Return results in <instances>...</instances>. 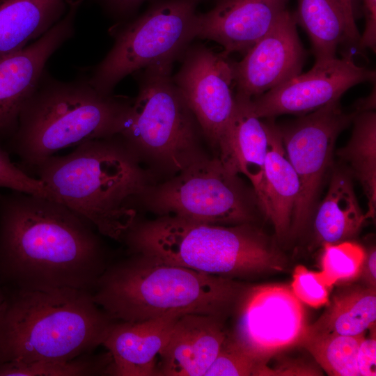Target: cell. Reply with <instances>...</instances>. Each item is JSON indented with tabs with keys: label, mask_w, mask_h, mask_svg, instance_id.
Instances as JSON below:
<instances>
[{
	"label": "cell",
	"mask_w": 376,
	"mask_h": 376,
	"mask_svg": "<svg viewBox=\"0 0 376 376\" xmlns=\"http://www.w3.org/2000/svg\"><path fill=\"white\" fill-rule=\"evenodd\" d=\"M92 227L58 201L0 191V283L11 289L94 290L107 265Z\"/></svg>",
	"instance_id": "obj_1"
},
{
	"label": "cell",
	"mask_w": 376,
	"mask_h": 376,
	"mask_svg": "<svg viewBox=\"0 0 376 376\" xmlns=\"http://www.w3.org/2000/svg\"><path fill=\"white\" fill-rule=\"evenodd\" d=\"M40 181L97 231L122 240L136 219L133 207L151 177L118 135L85 142L33 169Z\"/></svg>",
	"instance_id": "obj_2"
},
{
	"label": "cell",
	"mask_w": 376,
	"mask_h": 376,
	"mask_svg": "<svg viewBox=\"0 0 376 376\" xmlns=\"http://www.w3.org/2000/svg\"><path fill=\"white\" fill-rule=\"evenodd\" d=\"M0 313V363L68 361L102 345L114 322L91 291L11 289Z\"/></svg>",
	"instance_id": "obj_3"
},
{
	"label": "cell",
	"mask_w": 376,
	"mask_h": 376,
	"mask_svg": "<svg viewBox=\"0 0 376 376\" xmlns=\"http://www.w3.org/2000/svg\"><path fill=\"white\" fill-rule=\"evenodd\" d=\"M134 254L107 266L92 293L114 321L187 314L221 317L238 295V287L228 279Z\"/></svg>",
	"instance_id": "obj_4"
},
{
	"label": "cell",
	"mask_w": 376,
	"mask_h": 376,
	"mask_svg": "<svg viewBox=\"0 0 376 376\" xmlns=\"http://www.w3.org/2000/svg\"><path fill=\"white\" fill-rule=\"evenodd\" d=\"M131 102L100 93L86 76L63 81L45 69L4 148L33 170L58 150L118 134Z\"/></svg>",
	"instance_id": "obj_5"
},
{
	"label": "cell",
	"mask_w": 376,
	"mask_h": 376,
	"mask_svg": "<svg viewBox=\"0 0 376 376\" xmlns=\"http://www.w3.org/2000/svg\"><path fill=\"white\" fill-rule=\"evenodd\" d=\"M123 239L132 253L212 276L246 275L281 266L279 254L246 224L225 227L161 216L136 219Z\"/></svg>",
	"instance_id": "obj_6"
},
{
	"label": "cell",
	"mask_w": 376,
	"mask_h": 376,
	"mask_svg": "<svg viewBox=\"0 0 376 376\" xmlns=\"http://www.w3.org/2000/svg\"><path fill=\"white\" fill-rule=\"evenodd\" d=\"M173 61L139 70V92L116 135L140 162L175 175L205 157L201 128L172 75Z\"/></svg>",
	"instance_id": "obj_7"
},
{
	"label": "cell",
	"mask_w": 376,
	"mask_h": 376,
	"mask_svg": "<svg viewBox=\"0 0 376 376\" xmlns=\"http://www.w3.org/2000/svg\"><path fill=\"white\" fill-rule=\"evenodd\" d=\"M205 0H149L140 15L111 29L113 45L93 68L88 82L111 95L125 77L157 62L180 58L195 38L197 8Z\"/></svg>",
	"instance_id": "obj_8"
},
{
	"label": "cell",
	"mask_w": 376,
	"mask_h": 376,
	"mask_svg": "<svg viewBox=\"0 0 376 376\" xmlns=\"http://www.w3.org/2000/svg\"><path fill=\"white\" fill-rule=\"evenodd\" d=\"M138 201L159 217L206 224H243L253 217L250 194L216 157L205 156L164 182L148 185Z\"/></svg>",
	"instance_id": "obj_9"
},
{
	"label": "cell",
	"mask_w": 376,
	"mask_h": 376,
	"mask_svg": "<svg viewBox=\"0 0 376 376\" xmlns=\"http://www.w3.org/2000/svg\"><path fill=\"white\" fill-rule=\"evenodd\" d=\"M358 112H344L339 100L279 127L287 157L299 181L292 217L293 233L307 222L331 161L335 141Z\"/></svg>",
	"instance_id": "obj_10"
},
{
	"label": "cell",
	"mask_w": 376,
	"mask_h": 376,
	"mask_svg": "<svg viewBox=\"0 0 376 376\" xmlns=\"http://www.w3.org/2000/svg\"><path fill=\"white\" fill-rule=\"evenodd\" d=\"M308 329L302 302L283 285L253 287L244 296L233 339L251 357H268L301 344Z\"/></svg>",
	"instance_id": "obj_11"
},
{
	"label": "cell",
	"mask_w": 376,
	"mask_h": 376,
	"mask_svg": "<svg viewBox=\"0 0 376 376\" xmlns=\"http://www.w3.org/2000/svg\"><path fill=\"white\" fill-rule=\"evenodd\" d=\"M173 79L203 137L217 152L235 106L231 61L203 45L189 46Z\"/></svg>",
	"instance_id": "obj_12"
},
{
	"label": "cell",
	"mask_w": 376,
	"mask_h": 376,
	"mask_svg": "<svg viewBox=\"0 0 376 376\" xmlns=\"http://www.w3.org/2000/svg\"><path fill=\"white\" fill-rule=\"evenodd\" d=\"M375 70L357 65L352 56L315 62L304 74L251 100L255 115L271 118L282 114H304L336 100L351 87L375 82Z\"/></svg>",
	"instance_id": "obj_13"
},
{
	"label": "cell",
	"mask_w": 376,
	"mask_h": 376,
	"mask_svg": "<svg viewBox=\"0 0 376 376\" xmlns=\"http://www.w3.org/2000/svg\"><path fill=\"white\" fill-rule=\"evenodd\" d=\"M86 0H68L63 17L22 49L0 56V141L15 132L19 113L36 88L49 57L73 36L75 20Z\"/></svg>",
	"instance_id": "obj_14"
},
{
	"label": "cell",
	"mask_w": 376,
	"mask_h": 376,
	"mask_svg": "<svg viewBox=\"0 0 376 376\" xmlns=\"http://www.w3.org/2000/svg\"><path fill=\"white\" fill-rule=\"evenodd\" d=\"M294 15L285 10L240 61H231L236 94L258 97L301 73L306 58Z\"/></svg>",
	"instance_id": "obj_15"
},
{
	"label": "cell",
	"mask_w": 376,
	"mask_h": 376,
	"mask_svg": "<svg viewBox=\"0 0 376 376\" xmlns=\"http://www.w3.org/2000/svg\"><path fill=\"white\" fill-rule=\"evenodd\" d=\"M289 0H217L208 11L196 14L195 38L213 40L224 56L246 52L287 10Z\"/></svg>",
	"instance_id": "obj_16"
},
{
	"label": "cell",
	"mask_w": 376,
	"mask_h": 376,
	"mask_svg": "<svg viewBox=\"0 0 376 376\" xmlns=\"http://www.w3.org/2000/svg\"><path fill=\"white\" fill-rule=\"evenodd\" d=\"M220 318L202 314L178 317L159 354L157 375L205 376L227 336Z\"/></svg>",
	"instance_id": "obj_17"
},
{
	"label": "cell",
	"mask_w": 376,
	"mask_h": 376,
	"mask_svg": "<svg viewBox=\"0 0 376 376\" xmlns=\"http://www.w3.org/2000/svg\"><path fill=\"white\" fill-rule=\"evenodd\" d=\"M178 317L114 321L102 343L110 358L107 373L118 376L157 375V358L167 343Z\"/></svg>",
	"instance_id": "obj_18"
},
{
	"label": "cell",
	"mask_w": 376,
	"mask_h": 376,
	"mask_svg": "<svg viewBox=\"0 0 376 376\" xmlns=\"http://www.w3.org/2000/svg\"><path fill=\"white\" fill-rule=\"evenodd\" d=\"M251 98L235 93V106L220 140L216 157L235 174L242 173L253 185L258 203L264 187L268 135L265 123L253 113Z\"/></svg>",
	"instance_id": "obj_19"
},
{
	"label": "cell",
	"mask_w": 376,
	"mask_h": 376,
	"mask_svg": "<svg viewBox=\"0 0 376 376\" xmlns=\"http://www.w3.org/2000/svg\"><path fill=\"white\" fill-rule=\"evenodd\" d=\"M265 125L268 143L263 194L259 205L272 221L277 235L283 237L290 226L299 181L287 157L279 127L272 121Z\"/></svg>",
	"instance_id": "obj_20"
},
{
	"label": "cell",
	"mask_w": 376,
	"mask_h": 376,
	"mask_svg": "<svg viewBox=\"0 0 376 376\" xmlns=\"http://www.w3.org/2000/svg\"><path fill=\"white\" fill-rule=\"evenodd\" d=\"M68 0H0V56L19 50L65 14Z\"/></svg>",
	"instance_id": "obj_21"
},
{
	"label": "cell",
	"mask_w": 376,
	"mask_h": 376,
	"mask_svg": "<svg viewBox=\"0 0 376 376\" xmlns=\"http://www.w3.org/2000/svg\"><path fill=\"white\" fill-rule=\"evenodd\" d=\"M366 219L350 177L335 171L315 217L318 237L324 243L341 242L355 234Z\"/></svg>",
	"instance_id": "obj_22"
},
{
	"label": "cell",
	"mask_w": 376,
	"mask_h": 376,
	"mask_svg": "<svg viewBox=\"0 0 376 376\" xmlns=\"http://www.w3.org/2000/svg\"><path fill=\"white\" fill-rule=\"evenodd\" d=\"M297 4L294 17L309 37L315 62L336 58L346 32L340 0H297Z\"/></svg>",
	"instance_id": "obj_23"
},
{
	"label": "cell",
	"mask_w": 376,
	"mask_h": 376,
	"mask_svg": "<svg viewBox=\"0 0 376 376\" xmlns=\"http://www.w3.org/2000/svg\"><path fill=\"white\" fill-rule=\"evenodd\" d=\"M347 145L338 155L347 162L361 182L368 200L366 219L376 212V113L373 110L358 112Z\"/></svg>",
	"instance_id": "obj_24"
},
{
	"label": "cell",
	"mask_w": 376,
	"mask_h": 376,
	"mask_svg": "<svg viewBox=\"0 0 376 376\" xmlns=\"http://www.w3.org/2000/svg\"><path fill=\"white\" fill-rule=\"evenodd\" d=\"M376 295L371 290H357L338 297L313 325L306 336H358L375 323Z\"/></svg>",
	"instance_id": "obj_25"
},
{
	"label": "cell",
	"mask_w": 376,
	"mask_h": 376,
	"mask_svg": "<svg viewBox=\"0 0 376 376\" xmlns=\"http://www.w3.org/2000/svg\"><path fill=\"white\" fill-rule=\"evenodd\" d=\"M363 338V334L306 336L301 344L329 375L359 376L357 360Z\"/></svg>",
	"instance_id": "obj_26"
},
{
	"label": "cell",
	"mask_w": 376,
	"mask_h": 376,
	"mask_svg": "<svg viewBox=\"0 0 376 376\" xmlns=\"http://www.w3.org/2000/svg\"><path fill=\"white\" fill-rule=\"evenodd\" d=\"M107 371L103 362L87 354L68 361H13L0 363V376H88Z\"/></svg>",
	"instance_id": "obj_27"
},
{
	"label": "cell",
	"mask_w": 376,
	"mask_h": 376,
	"mask_svg": "<svg viewBox=\"0 0 376 376\" xmlns=\"http://www.w3.org/2000/svg\"><path fill=\"white\" fill-rule=\"evenodd\" d=\"M365 258L364 250L356 243H325L320 272L322 281L330 287L336 282L354 279L360 272Z\"/></svg>",
	"instance_id": "obj_28"
},
{
	"label": "cell",
	"mask_w": 376,
	"mask_h": 376,
	"mask_svg": "<svg viewBox=\"0 0 376 376\" xmlns=\"http://www.w3.org/2000/svg\"><path fill=\"white\" fill-rule=\"evenodd\" d=\"M268 375L264 362L246 353L233 338L226 336L205 376H243Z\"/></svg>",
	"instance_id": "obj_29"
},
{
	"label": "cell",
	"mask_w": 376,
	"mask_h": 376,
	"mask_svg": "<svg viewBox=\"0 0 376 376\" xmlns=\"http://www.w3.org/2000/svg\"><path fill=\"white\" fill-rule=\"evenodd\" d=\"M6 188L34 194L58 202L56 196L38 178L31 177L10 159L0 143V189Z\"/></svg>",
	"instance_id": "obj_30"
},
{
	"label": "cell",
	"mask_w": 376,
	"mask_h": 376,
	"mask_svg": "<svg viewBox=\"0 0 376 376\" xmlns=\"http://www.w3.org/2000/svg\"><path fill=\"white\" fill-rule=\"evenodd\" d=\"M329 288L322 281L320 272L310 271L302 265L295 268L291 290L301 302L314 308L327 304Z\"/></svg>",
	"instance_id": "obj_31"
},
{
	"label": "cell",
	"mask_w": 376,
	"mask_h": 376,
	"mask_svg": "<svg viewBox=\"0 0 376 376\" xmlns=\"http://www.w3.org/2000/svg\"><path fill=\"white\" fill-rule=\"evenodd\" d=\"M109 17L119 22L135 17L142 4L149 0H92Z\"/></svg>",
	"instance_id": "obj_32"
},
{
	"label": "cell",
	"mask_w": 376,
	"mask_h": 376,
	"mask_svg": "<svg viewBox=\"0 0 376 376\" xmlns=\"http://www.w3.org/2000/svg\"><path fill=\"white\" fill-rule=\"evenodd\" d=\"M366 25L358 43L361 49L376 51V0H363Z\"/></svg>",
	"instance_id": "obj_33"
},
{
	"label": "cell",
	"mask_w": 376,
	"mask_h": 376,
	"mask_svg": "<svg viewBox=\"0 0 376 376\" xmlns=\"http://www.w3.org/2000/svg\"><path fill=\"white\" fill-rule=\"evenodd\" d=\"M359 375L375 376L376 374V341L375 338H363L357 360Z\"/></svg>",
	"instance_id": "obj_34"
},
{
	"label": "cell",
	"mask_w": 376,
	"mask_h": 376,
	"mask_svg": "<svg viewBox=\"0 0 376 376\" xmlns=\"http://www.w3.org/2000/svg\"><path fill=\"white\" fill-rule=\"evenodd\" d=\"M340 1L346 22L345 40L350 44L358 45L360 34L355 22L354 0H340Z\"/></svg>",
	"instance_id": "obj_35"
},
{
	"label": "cell",
	"mask_w": 376,
	"mask_h": 376,
	"mask_svg": "<svg viewBox=\"0 0 376 376\" xmlns=\"http://www.w3.org/2000/svg\"><path fill=\"white\" fill-rule=\"evenodd\" d=\"M368 274L371 282L375 285L376 279V252L373 250L367 259Z\"/></svg>",
	"instance_id": "obj_36"
},
{
	"label": "cell",
	"mask_w": 376,
	"mask_h": 376,
	"mask_svg": "<svg viewBox=\"0 0 376 376\" xmlns=\"http://www.w3.org/2000/svg\"><path fill=\"white\" fill-rule=\"evenodd\" d=\"M6 299V291L3 290L1 283H0V313L3 308Z\"/></svg>",
	"instance_id": "obj_37"
},
{
	"label": "cell",
	"mask_w": 376,
	"mask_h": 376,
	"mask_svg": "<svg viewBox=\"0 0 376 376\" xmlns=\"http://www.w3.org/2000/svg\"><path fill=\"white\" fill-rule=\"evenodd\" d=\"M217 1V0H215V1Z\"/></svg>",
	"instance_id": "obj_38"
}]
</instances>
